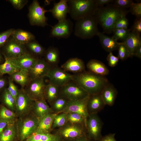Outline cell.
<instances>
[{"instance_id":"39","label":"cell","mask_w":141,"mask_h":141,"mask_svg":"<svg viewBox=\"0 0 141 141\" xmlns=\"http://www.w3.org/2000/svg\"><path fill=\"white\" fill-rule=\"evenodd\" d=\"M26 45L29 49L34 55L37 56L44 55L45 50L44 48L38 43L33 40Z\"/></svg>"},{"instance_id":"14","label":"cell","mask_w":141,"mask_h":141,"mask_svg":"<svg viewBox=\"0 0 141 141\" xmlns=\"http://www.w3.org/2000/svg\"><path fill=\"white\" fill-rule=\"evenodd\" d=\"M89 95L83 99L74 101L69 100L66 107L61 113L72 112L78 114L84 119L86 126V120L89 115L87 105Z\"/></svg>"},{"instance_id":"18","label":"cell","mask_w":141,"mask_h":141,"mask_svg":"<svg viewBox=\"0 0 141 141\" xmlns=\"http://www.w3.org/2000/svg\"><path fill=\"white\" fill-rule=\"evenodd\" d=\"M105 105L101 93L89 95L87 105L89 114H97Z\"/></svg>"},{"instance_id":"22","label":"cell","mask_w":141,"mask_h":141,"mask_svg":"<svg viewBox=\"0 0 141 141\" xmlns=\"http://www.w3.org/2000/svg\"><path fill=\"white\" fill-rule=\"evenodd\" d=\"M118 91L114 85L109 83L103 89L101 95L105 105L111 106L114 104Z\"/></svg>"},{"instance_id":"9","label":"cell","mask_w":141,"mask_h":141,"mask_svg":"<svg viewBox=\"0 0 141 141\" xmlns=\"http://www.w3.org/2000/svg\"><path fill=\"white\" fill-rule=\"evenodd\" d=\"M103 123L97 114H89L86 124V134L93 141H97L102 136L101 131Z\"/></svg>"},{"instance_id":"50","label":"cell","mask_w":141,"mask_h":141,"mask_svg":"<svg viewBox=\"0 0 141 141\" xmlns=\"http://www.w3.org/2000/svg\"><path fill=\"white\" fill-rule=\"evenodd\" d=\"M115 133H110L102 136L97 141H117L115 138Z\"/></svg>"},{"instance_id":"51","label":"cell","mask_w":141,"mask_h":141,"mask_svg":"<svg viewBox=\"0 0 141 141\" xmlns=\"http://www.w3.org/2000/svg\"><path fill=\"white\" fill-rule=\"evenodd\" d=\"M13 123L11 122L5 120L0 119V134L7 126Z\"/></svg>"},{"instance_id":"12","label":"cell","mask_w":141,"mask_h":141,"mask_svg":"<svg viewBox=\"0 0 141 141\" xmlns=\"http://www.w3.org/2000/svg\"><path fill=\"white\" fill-rule=\"evenodd\" d=\"M46 77L49 79V83L61 87L72 80L73 75L56 66L51 68Z\"/></svg>"},{"instance_id":"6","label":"cell","mask_w":141,"mask_h":141,"mask_svg":"<svg viewBox=\"0 0 141 141\" xmlns=\"http://www.w3.org/2000/svg\"><path fill=\"white\" fill-rule=\"evenodd\" d=\"M55 133L63 139L68 141L86 134V131L84 124H72L67 122L63 126L58 128Z\"/></svg>"},{"instance_id":"24","label":"cell","mask_w":141,"mask_h":141,"mask_svg":"<svg viewBox=\"0 0 141 141\" xmlns=\"http://www.w3.org/2000/svg\"><path fill=\"white\" fill-rule=\"evenodd\" d=\"M86 67L89 71L98 75L105 76L109 73V70L105 65L96 60H90L87 63Z\"/></svg>"},{"instance_id":"56","label":"cell","mask_w":141,"mask_h":141,"mask_svg":"<svg viewBox=\"0 0 141 141\" xmlns=\"http://www.w3.org/2000/svg\"><path fill=\"white\" fill-rule=\"evenodd\" d=\"M3 60L2 55L0 52V63L2 62Z\"/></svg>"},{"instance_id":"33","label":"cell","mask_w":141,"mask_h":141,"mask_svg":"<svg viewBox=\"0 0 141 141\" xmlns=\"http://www.w3.org/2000/svg\"><path fill=\"white\" fill-rule=\"evenodd\" d=\"M60 88L61 87L50 83L46 85L45 98L50 105L59 95Z\"/></svg>"},{"instance_id":"36","label":"cell","mask_w":141,"mask_h":141,"mask_svg":"<svg viewBox=\"0 0 141 141\" xmlns=\"http://www.w3.org/2000/svg\"><path fill=\"white\" fill-rule=\"evenodd\" d=\"M0 119L14 123L16 121L17 118L15 112L1 104L0 105Z\"/></svg>"},{"instance_id":"43","label":"cell","mask_w":141,"mask_h":141,"mask_svg":"<svg viewBox=\"0 0 141 141\" xmlns=\"http://www.w3.org/2000/svg\"><path fill=\"white\" fill-rule=\"evenodd\" d=\"M126 16L123 15L118 19L115 23L114 29L127 28L128 22Z\"/></svg>"},{"instance_id":"5","label":"cell","mask_w":141,"mask_h":141,"mask_svg":"<svg viewBox=\"0 0 141 141\" xmlns=\"http://www.w3.org/2000/svg\"><path fill=\"white\" fill-rule=\"evenodd\" d=\"M39 121V119L32 112L17 118L16 123L19 141H24L36 131Z\"/></svg>"},{"instance_id":"26","label":"cell","mask_w":141,"mask_h":141,"mask_svg":"<svg viewBox=\"0 0 141 141\" xmlns=\"http://www.w3.org/2000/svg\"><path fill=\"white\" fill-rule=\"evenodd\" d=\"M57 114L49 113L39 119L37 128L36 132H51L52 131L51 126L53 120Z\"/></svg>"},{"instance_id":"40","label":"cell","mask_w":141,"mask_h":141,"mask_svg":"<svg viewBox=\"0 0 141 141\" xmlns=\"http://www.w3.org/2000/svg\"><path fill=\"white\" fill-rule=\"evenodd\" d=\"M67 117L68 122L72 124H83L85 125L84 119L78 114L72 112L67 113Z\"/></svg>"},{"instance_id":"46","label":"cell","mask_w":141,"mask_h":141,"mask_svg":"<svg viewBox=\"0 0 141 141\" xmlns=\"http://www.w3.org/2000/svg\"><path fill=\"white\" fill-rule=\"evenodd\" d=\"M113 2L115 5L124 9L130 7L134 3L131 0H115Z\"/></svg>"},{"instance_id":"32","label":"cell","mask_w":141,"mask_h":141,"mask_svg":"<svg viewBox=\"0 0 141 141\" xmlns=\"http://www.w3.org/2000/svg\"><path fill=\"white\" fill-rule=\"evenodd\" d=\"M5 61L0 64V76L5 74L10 75L19 70L20 69L15 64L11 58L3 55Z\"/></svg>"},{"instance_id":"2","label":"cell","mask_w":141,"mask_h":141,"mask_svg":"<svg viewBox=\"0 0 141 141\" xmlns=\"http://www.w3.org/2000/svg\"><path fill=\"white\" fill-rule=\"evenodd\" d=\"M128 12L125 9L114 4H110L98 8L94 15L104 32L109 34L113 32L115 23L118 19L123 15H126Z\"/></svg>"},{"instance_id":"47","label":"cell","mask_w":141,"mask_h":141,"mask_svg":"<svg viewBox=\"0 0 141 141\" xmlns=\"http://www.w3.org/2000/svg\"><path fill=\"white\" fill-rule=\"evenodd\" d=\"M15 9L21 10L27 3L26 0H9L8 1Z\"/></svg>"},{"instance_id":"11","label":"cell","mask_w":141,"mask_h":141,"mask_svg":"<svg viewBox=\"0 0 141 141\" xmlns=\"http://www.w3.org/2000/svg\"><path fill=\"white\" fill-rule=\"evenodd\" d=\"M46 85L44 78H37L32 79L24 89L33 100H45V91Z\"/></svg>"},{"instance_id":"25","label":"cell","mask_w":141,"mask_h":141,"mask_svg":"<svg viewBox=\"0 0 141 141\" xmlns=\"http://www.w3.org/2000/svg\"><path fill=\"white\" fill-rule=\"evenodd\" d=\"M63 140L55 133L35 132L24 141H63Z\"/></svg>"},{"instance_id":"13","label":"cell","mask_w":141,"mask_h":141,"mask_svg":"<svg viewBox=\"0 0 141 141\" xmlns=\"http://www.w3.org/2000/svg\"><path fill=\"white\" fill-rule=\"evenodd\" d=\"M73 22L69 19L58 21L56 24L51 26L50 37L58 39L68 38L73 32Z\"/></svg>"},{"instance_id":"28","label":"cell","mask_w":141,"mask_h":141,"mask_svg":"<svg viewBox=\"0 0 141 141\" xmlns=\"http://www.w3.org/2000/svg\"><path fill=\"white\" fill-rule=\"evenodd\" d=\"M11 36L16 42L23 45L34 40L35 38L34 36L31 32L20 29L15 30Z\"/></svg>"},{"instance_id":"4","label":"cell","mask_w":141,"mask_h":141,"mask_svg":"<svg viewBox=\"0 0 141 141\" xmlns=\"http://www.w3.org/2000/svg\"><path fill=\"white\" fill-rule=\"evenodd\" d=\"M74 34L83 39H90L97 35L99 32L98 21L95 15L87 16L76 21Z\"/></svg>"},{"instance_id":"54","label":"cell","mask_w":141,"mask_h":141,"mask_svg":"<svg viewBox=\"0 0 141 141\" xmlns=\"http://www.w3.org/2000/svg\"><path fill=\"white\" fill-rule=\"evenodd\" d=\"M68 141H93L90 139L87 136V134L78 138L69 140Z\"/></svg>"},{"instance_id":"49","label":"cell","mask_w":141,"mask_h":141,"mask_svg":"<svg viewBox=\"0 0 141 141\" xmlns=\"http://www.w3.org/2000/svg\"><path fill=\"white\" fill-rule=\"evenodd\" d=\"M132 32H135L140 34L141 33V17H137L131 28Z\"/></svg>"},{"instance_id":"38","label":"cell","mask_w":141,"mask_h":141,"mask_svg":"<svg viewBox=\"0 0 141 141\" xmlns=\"http://www.w3.org/2000/svg\"><path fill=\"white\" fill-rule=\"evenodd\" d=\"M113 32V35L112 37L117 41L120 40L123 42L125 41L131 33L130 30L127 28L114 29Z\"/></svg>"},{"instance_id":"37","label":"cell","mask_w":141,"mask_h":141,"mask_svg":"<svg viewBox=\"0 0 141 141\" xmlns=\"http://www.w3.org/2000/svg\"><path fill=\"white\" fill-rule=\"evenodd\" d=\"M67 113H58L55 117L52 125V131L56 128H60L67 122Z\"/></svg>"},{"instance_id":"16","label":"cell","mask_w":141,"mask_h":141,"mask_svg":"<svg viewBox=\"0 0 141 141\" xmlns=\"http://www.w3.org/2000/svg\"><path fill=\"white\" fill-rule=\"evenodd\" d=\"M4 46L3 55L11 58H16L27 52L24 45L17 43L12 38Z\"/></svg>"},{"instance_id":"53","label":"cell","mask_w":141,"mask_h":141,"mask_svg":"<svg viewBox=\"0 0 141 141\" xmlns=\"http://www.w3.org/2000/svg\"><path fill=\"white\" fill-rule=\"evenodd\" d=\"M133 56H135L141 59V42L139 43L136 48L133 54Z\"/></svg>"},{"instance_id":"55","label":"cell","mask_w":141,"mask_h":141,"mask_svg":"<svg viewBox=\"0 0 141 141\" xmlns=\"http://www.w3.org/2000/svg\"><path fill=\"white\" fill-rule=\"evenodd\" d=\"M6 84V80L4 78H0V91L5 88Z\"/></svg>"},{"instance_id":"8","label":"cell","mask_w":141,"mask_h":141,"mask_svg":"<svg viewBox=\"0 0 141 141\" xmlns=\"http://www.w3.org/2000/svg\"><path fill=\"white\" fill-rule=\"evenodd\" d=\"M49 12L42 7L37 0H33L29 8L28 17L32 25L44 27L48 25L46 13Z\"/></svg>"},{"instance_id":"17","label":"cell","mask_w":141,"mask_h":141,"mask_svg":"<svg viewBox=\"0 0 141 141\" xmlns=\"http://www.w3.org/2000/svg\"><path fill=\"white\" fill-rule=\"evenodd\" d=\"M48 11L58 21L66 19L69 13L68 0H61L58 2L55 3L53 8Z\"/></svg>"},{"instance_id":"35","label":"cell","mask_w":141,"mask_h":141,"mask_svg":"<svg viewBox=\"0 0 141 141\" xmlns=\"http://www.w3.org/2000/svg\"><path fill=\"white\" fill-rule=\"evenodd\" d=\"M1 99L2 104L15 112V100L7 88H5L3 90L1 95Z\"/></svg>"},{"instance_id":"41","label":"cell","mask_w":141,"mask_h":141,"mask_svg":"<svg viewBox=\"0 0 141 141\" xmlns=\"http://www.w3.org/2000/svg\"><path fill=\"white\" fill-rule=\"evenodd\" d=\"M118 57L119 59L123 61L130 57V54L123 42L121 43L118 49Z\"/></svg>"},{"instance_id":"44","label":"cell","mask_w":141,"mask_h":141,"mask_svg":"<svg viewBox=\"0 0 141 141\" xmlns=\"http://www.w3.org/2000/svg\"><path fill=\"white\" fill-rule=\"evenodd\" d=\"M8 86L7 89L14 98L15 101L18 94L19 89L15 85L13 80L9 77L8 78Z\"/></svg>"},{"instance_id":"27","label":"cell","mask_w":141,"mask_h":141,"mask_svg":"<svg viewBox=\"0 0 141 141\" xmlns=\"http://www.w3.org/2000/svg\"><path fill=\"white\" fill-rule=\"evenodd\" d=\"M97 36L103 48L107 51L109 52L118 50L121 43L118 42L112 37L107 36L102 33L99 32Z\"/></svg>"},{"instance_id":"42","label":"cell","mask_w":141,"mask_h":141,"mask_svg":"<svg viewBox=\"0 0 141 141\" xmlns=\"http://www.w3.org/2000/svg\"><path fill=\"white\" fill-rule=\"evenodd\" d=\"M15 30L11 28L0 33V47L6 44Z\"/></svg>"},{"instance_id":"52","label":"cell","mask_w":141,"mask_h":141,"mask_svg":"<svg viewBox=\"0 0 141 141\" xmlns=\"http://www.w3.org/2000/svg\"><path fill=\"white\" fill-rule=\"evenodd\" d=\"M96 5L98 8L101 7L105 4L113 2L112 0H95Z\"/></svg>"},{"instance_id":"45","label":"cell","mask_w":141,"mask_h":141,"mask_svg":"<svg viewBox=\"0 0 141 141\" xmlns=\"http://www.w3.org/2000/svg\"><path fill=\"white\" fill-rule=\"evenodd\" d=\"M130 11L137 17H141V3H133L130 7Z\"/></svg>"},{"instance_id":"19","label":"cell","mask_w":141,"mask_h":141,"mask_svg":"<svg viewBox=\"0 0 141 141\" xmlns=\"http://www.w3.org/2000/svg\"><path fill=\"white\" fill-rule=\"evenodd\" d=\"M38 58L27 52L16 58L11 59L15 64L20 69L28 70Z\"/></svg>"},{"instance_id":"31","label":"cell","mask_w":141,"mask_h":141,"mask_svg":"<svg viewBox=\"0 0 141 141\" xmlns=\"http://www.w3.org/2000/svg\"><path fill=\"white\" fill-rule=\"evenodd\" d=\"M44 55L45 61L52 67L57 66L60 60V53L57 48L49 47L45 51Z\"/></svg>"},{"instance_id":"20","label":"cell","mask_w":141,"mask_h":141,"mask_svg":"<svg viewBox=\"0 0 141 141\" xmlns=\"http://www.w3.org/2000/svg\"><path fill=\"white\" fill-rule=\"evenodd\" d=\"M61 68L67 72L77 74L85 71V66L83 60L78 58L69 59L62 64Z\"/></svg>"},{"instance_id":"30","label":"cell","mask_w":141,"mask_h":141,"mask_svg":"<svg viewBox=\"0 0 141 141\" xmlns=\"http://www.w3.org/2000/svg\"><path fill=\"white\" fill-rule=\"evenodd\" d=\"M9 77L14 81L20 85L24 88L31 80L27 70L20 69L9 75Z\"/></svg>"},{"instance_id":"15","label":"cell","mask_w":141,"mask_h":141,"mask_svg":"<svg viewBox=\"0 0 141 141\" xmlns=\"http://www.w3.org/2000/svg\"><path fill=\"white\" fill-rule=\"evenodd\" d=\"M52 67L44 59L38 58L28 71L32 80L46 77Z\"/></svg>"},{"instance_id":"21","label":"cell","mask_w":141,"mask_h":141,"mask_svg":"<svg viewBox=\"0 0 141 141\" xmlns=\"http://www.w3.org/2000/svg\"><path fill=\"white\" fill-rule=\"evenodd\" d=\"M31 112L39 119L48 114L54 113L45 99L34 101Z\"/></svg>"},{"instance_id":"29","label":"cell","mask_w":141,"mask_h":141,"mask_svg":"<svg viewBox=\"0 0 141 141\" xmlns=\"http://www.w3.org/2000/svg\"><path fill=\"white\" fill-rule=\"evenodd\" d=\"M140 35L135 32H131L126 39L123 42L130 54V57L133 56L136 48L141 42Z\"/></svg>"},{"instance_id":"48","label":"cell","mask_w":141,"mask_h":141,"mask_svg":"<svg viewBox=\"0 0 141 141\" xmlns=\"http://www.w3.org/2000/svg\"><path fill=\"white\" fill-rule=\"evenodd\" d=\"M108 65L111 67H114L118 64L119 58L114 55L112 52H110L107 58Z\"/></svg>"},{"instance_id":"34","label":"cell","mask_w":141,"mask_h":141,"mask_svg":"<svg viewBox=\"0 0 141 141\" xmlns=\"http://www.w3.org/2000/svg\"><path fill=\"white\" fill-rule=\"evenodd\" d=\"M69 101L65 97L59 95L50 105V108L54 113H61L66 108Z\"/></svg>"},{"instance_id":"7","label":"cell","mask_w":141,"mask_h":141,"mask_svg":"<svg viewBox=\"0 0 141 141\" xmlns=\"http://www.w3.org/2000/svg\"><path fill=\"white\" fill-rule=\"evenodd\" d=\"M34 101L24 88L21 87L19 89L15 101V113L17 118L23 117L31 112Z\"/></svg>"},{"instance_id":"23","label":"cell","mask_w":141,"mask_h":141,"mask_svg":"<svg viewBox=\"0 0 141 141\" xmlns=\"http://www.w3.org/2000/svg\"><path fill=\"white\" fill-rule=\"evenodd\" d=\"M0 141H19L16 121L9 125L0 134Z\"/></svg>"},{"instance_id":"1","label":"cell","mask_w":141,"mask_h":141,"mask_svg":"<svg viewBox=\"0 0 141 141\" xmlns=\"http://www.w3.org/2000/svg\"><path fill=\"white\" fill-rule=\"evenodd\" d=\"M72 80L89 95L101 93L104 88L109 83L105 76L85 70L73 75Z\"/></svg>"},{"instance_id":"3","label":"cell","mask_w":141,"mask_h":141,"mask_svg":"<svg viewBox=\"0 0 141 141\" xmlns=\"http://www.w3.org/2000/svg\"><path fill=\"white\" fill-rule=\"evenodd\" d=\"M69 13L71 18L75 20L94 15L98 8L95 0H68Z\"/></svg>"},{"instance_id":"10","label":"cell","mask_w":141,"mask_h":141,"mask_svg":"<svg viewBox=\"0 0 141 141\" xmlns=\"http://www.w3.org/2000/svg\"><path fill=\"white\" fill-rule=\"evenodd\" d=\"M59 95L74 101L84 98L89 95L72 80L61 87Z\"/></svg>"}]
</instances>
